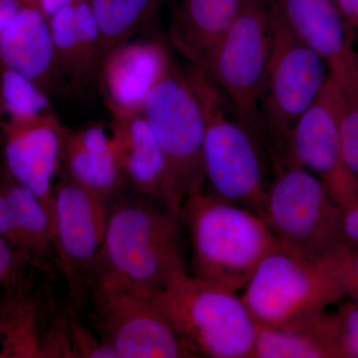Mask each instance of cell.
I'll return each instance as SVG.
<instances>
[{"label":"cell","instance_id":"cell-1","mask_svg":"<svg viewBox=\"0 0 358 358\" xmlns=\"http://www.w3.org/2000/svg\"><path fill=\"white\" fill-rule=\"evenodd\" d=\"M179 227V218L145 197L110 205L95 286L154 298L188 272Z\"/></svg>","mask_w":358,"mask_h":358},{"label":"cell","instance_id":"cell-2","mask_svg":"<svg viewBox=\"0 0 358 358\" xmlns=\"http://www.w3.org/2000/svg\"><path fill=\"white\" fill-rule=\"evenodd\" d=\"M179 221L189 241L190 274L237 293L278 244L260 213L205 190L185 200Z\"/></svg>","mask_w":358,"mask_h":358},{"label":"cell","instance_id":"cell-3","mask_svg":"<svg viewBox=\"0 0 358 358\" xmlns=\"http://www.w3.org/2000/svg\"><path fill=\"white\" fill-rule=\"evenodd\" d=\"M187 74L205 115V192L261 214L270 183L265 143L238 117L203 67L194 66Z\"/></svg>","mask_w":358,"mask_h":358},{"label":"cell","instance_id":"cell-4","mask_svg":"<svg viewBox=\"0 0 358 358\" xmlns=\"http://www.w3.org/2000/svg\"><path fill=\"white\" fill-rule=\"evenodd\" d=\"M152 300L195 357L253 358L259 326L237 292L186 272Z\"/></svg>","mask_w":358,"mask_h":358},{"label":"cell","instance_id":"cell-5","mask_svg":"<svg viewBox=\"0 0 358 358\" xmlns=\"http://www.w3.org/2000/svg\"><path fill=\"white\" fill-rule=\"evenodd\" d=\"M141 113L166 155L169 182L164 208L179 218L185 200L205 190V115L188 74L171 65Z\"/></svg>","mask_w":358,"mask_h":358},{"label":"cell","instance_id":"cell-6","mask_svg":"<svg viewBox=\"0 0 358 358\" xmlns=\"http://www.w3.org/2000/svg\"><path fill=\"white\" fill-rule=\"evenodd\" d=\"M273 45L270 0H242L232 24L207 54L203 67L254 134L266 143L262 98Z\"/></svg>","mask_w":358,"mask_h":358},{"label":"cell","instance_id":"cell-7","mask_svg":"<svg viewBox=\"0 0 358 358\" xmlns=\"http://www.w3.org/2000/svg\"><path fill=\"white\" fill-rule=\"evenodd\" d=\"M258 326H280L326 312L343 298L324 257L315 258L278 241L242 289Z\"/></svg>","mask_w":358,"mask_h":358},{"label":"cell","instance_id":"cell-8","mask_svg":"<svg viewBox=\"0 0 358 358\" xmlns=\"http://www.w3.org/2000/svg\"><path fill=\"white\" fill-rule=\"evenodd\" d=\"M272 17V52L260 109L268 157L275 166L286 162L294 127L319 96L329 70L273 7Z\"/></svg>","mask_w":358,"mask_h":358},{"label":"cell","instance_id":"cell-9","mask_svg":"<svg viewBox=\"0 0 358 358\" xmlns=\"http://www.w3.org/2000/svg\"><path fill=\"white\" fill-rule=\"evenodd\" d=\"M274 171L261 215L278 241L315 258L343 243L341 208L322 181L294 164Z\"/></svg>","mask_w":358,"mask_h":358},{"label":"cell","instance_id":"cell-10","mask_svg":"<svg viewBox=\"0 0 358 358\" xmlns=\"http://www.w3.org/2000/svg\"><path fill=\"white\" fill-rule=\"evenodd\" d=\"M110 204L63 174L52 202L53 255L79 306L95 286Z\"/></svg>","mask_w":358,"mask_h":358},{"label":"cell","instance_id":"cell-11","mask_svg":"<svg viewBox=\"0 0 358 358\" xmlns=\"http://www.w3.org/2000/svg\"><path fill=\"white\" fill-rule=\"evenodd\" d=\"M90 296L101 341L115 358L195 357L152 299L99 285Z\"/></svg>","mask_w":358,"mask_h":358},{"label":"cell","instance_id":"cell-12","mask_svg":"<svg viewBox=\"0 0 358 358\" xmlns=\"http://www.w3.org/2000/svg\"><path fill=\"white\" fill-rule=\"evenodd\" d=\"M341 89L329 74L315 102L294 127L284 164H296L315 174L343 208L358 199V190L341 150Z\"/></svg>","mask_w":358,"mask_h":358},{"label":"cell","instance_id":"cell-13","mask_svg":"<svg viewBox=\"0 0 358 358\" xmlns=\"http://www.w3.org/2000/svg\"><path fill=\"white\" fill-rule=\"evenodd\" d=\"M68 134L54 113L28 121L0 122L2 169L35 193L51 214L55 178L62 166Z\"/></svg>","mask_w":358,"mask_h":358},{"label":"cell","instance_id":"cell-14","mask_svg":"<svg viewBox=\"0 0 358 358\" xmlns=\"http://www.w3.org/2000/svg\"><path fill=\"white\" fill-rule=\"evenodd\" d=\"M110 112V133L124 183L140 196L164 207L169 169L154 131L141 112Z\"/></svg>","mask_w":358,"mask_h":358},{"label":"cell","instance_id":"cell-15","mask_svg":"<svg viewBox=\"0 0 358 358\" xmlns=\"http://www.w3.org/2000/svg\"><path fill=\"white\" fill-rule=\"evenodd\" d=\"M164 47L155 41H127L99 66L110 110L138 113L155 85L171 67Z\"/></svg>","mask_w":358,"mask_h":358},{"label":"cell","instance_id":"cell-16","mask_svg":"<svg viewBox=\"0 0 358 358\" xmlns=\"http://www.w3.org/2000/svg\"><path fill=\"white\" fill-rule=\"evenodd\" d=\"M273 9L303 43L326 61L334 79L358 63L350 28L333 0H270Z\"/></svg>","mask_w":358,"mask_h":358},{"label":"cell","instance_id":"cell-17","mask_svg":"<svg viewBox=\"0 0 358 358\" xmlns=\"http://www.w3.org/2000/svg\"><path fill=\"white\" fill-rule=\"evenodd\" d=\"M0 65L45 90L50 83L57 70L53 37L48 17L36 4H24L0 32Z\"/></svg>","mask_w":358,"mask_h":358},{"label":"cell","instance_id":"cell-18","mask_svg":"<svg viewBox=\"0 0 358 358\" xmlns=\"http://www.w3.org/2000/svg\"><path fill=\"white\" fill-rule=\"evenodd\" d=\"M64 176L110 204L126 185L110 133L93 124L69 131L63 150Z\"/></svg>","mask_w":358,"mask_h":358},{"label":"cell","instance_id":"cell-19","mask_svg":"<svg viewBox=\"0 0 358 358\" xmlns=\"http://www.w3.org/2000/svg\"><path fill=\"white\" fill-rule=\"evenodd\" d=\"M56 69L81 81L99 68L100 33L89 0H75L48 18Z\"/></svg>","mask_w":358,"mask_h":358},{"label":"cell","instance_id":"cell-20","mask_svg":"<svg viewBox=\"0 0 358 358\" xmlns=\"http://www.w3.org/2000/svg\"><path fill=\"white\" fill-rule=\"evenodd\" d=\"M242 0H185L171 29V38L193 66L203 65L207 54L232 24Z\"/></svg>","mask_w":358,"mask_h":358},{"label":"cell","instance_id":"cell-21","mask_svg":"<svg viewBox=\"0 0 358 358\" xmlns=\"http://www.w3.org/2000/svg\"><path fill=\"white\" fill-rule=\"evenodd\" d=\"M338 357L329 313L280 326H259L253 358Z\"/></svg>","mask_w":358,"mask_h":358},{"label":"cell","instance_id":"cell-22","mask_svg":"<svg viewBox=\"0 0 358 358\" xmlns=\"http://www.w3.org/2000/svg\"><path fill=\"white\" fill-rule=\"evenodd\" d=\"M0 185L13 206L21 253L30 265L46 268L54 258L50 210L35 193L14 181L3 169L0 171Z\"/></svg>","mask_w":358,"mask_h":358},{"label":"cell","instance_id":"cell-23","mask_svg":"<svg viewBox=\"0 0 358 358\" xmlns=\"http://www.w3.org/2000/svg\"><path fill=\"white\" fill-rule=\"evenodd\" d=\"M89 3L100 33V66L110 50L129 41L157 13L162 0H89Z\"/></svg>","mask_w":358,"mask_h":358},{"label":"cell","instance_id":"cell-24","mask_svg":"<svg viewBox=\"0 0 358 358\" xmlns=\"http://www.w3.org/2000/svg\"><path fill=\"white\" fill-rule=\"evenodd\" d=\"M0 103L6 120L28 121L52 114L47 91L29 78L0 65Z\"/></svg>","mask_w":358,"mask_h":358},{"label":"cell","instance_id":"cell-25","mask_svg":"<svg viewBox=\"0 0 358 358\" xmlns=\"http://www.w3.org/2000/svg\"><path fill=\"white\" fill-rule=\"evenodd\" d=\"M334 81L341 92L339 136L348 173L358 190V64Z\"/></svg>","mask_w":358,"mask_h":358},{"label":"cell","instance_id":"cell-26","mask_svg":"<svg viewBox=\"0 0 358 358\" xmlns=\"http://www.w3.org/2000/svg\"><path fill=\"white\" fill-rule=\"evenodd\" d=\"M322 257L333 271L343 296L358 303V250L343 242Z\"/></svg>","mask_w":358,"mask_h":358},{"label":"cell","instance_id":"cell-27","mask_svg":"<svg viewBox=\"0 0 358 358\" xmlns=\"http://www.w3.org/2000/svg\"><path fill=\"white\" fill-rule=\"evenodd\" d=\"M329 317L338 357L358 358V303H343Z\"/></svg>","mask_w":358,"mask_h":358},{"label":"cell","instance_id":"cell-28","mask_svg":"<svg viewBox=\"0 0 358 358\" xmlns=\"http://www.w3.org/2000/svg\"><path fill=\"white\" fill-rule=\"evenodd\" d=\"M27 265V258L0 236V287L13 289L20 285Z\"/></svg>","mask_w":358,"mask_h":358},{"label":"cell","instance_id":"cell-29","mask_svg":"<svg viewBox=\"0 0 358 358\" xmlns=\"http://www.w3.org/2000/svg\"><path fill=\"white\" fill-rule=\"evenodd\" d=\"M341 235L345 244L358 250V199L341 208Z\"/></svg>","mask_w":358,"mask_h":358},{"label":"cell","instance_id":"cell-30","mask_svg":"<svg viewBox=\"0 0 358 358\" xmlns=\"http://www.w3.org/2000/svg\"><path fill=\"white\" fill-rule=\"evenodd\" d=\"M339 13L350 30H358V0H336Z\"/></svg>","mask_w":358,"mask_h":358},{"label":"cell","instance_id":"cell-31","mask_svg":"<svg viewBox=\"0 0 358 358\" xmlns=\"http://www.w3.org/2000/svg\"><path fill=\"white\" fill-rule=\"evenodd\" d=\"M24 4L27 3L22 0H0V32L13 20Z\"/></svg>","mask_w":358,"mask_h":358},{"label":"cell","instance_id":"cell-32","mask_svg":"<svg viewBox=\"0 0 358 358\" xmlns=\"http://www.w3.org/2000/svg\"><path fill=\"white\" fill-rule=\"evenodd\" d=\"M3 110H2L1 103H0V122L3 121ZM0 167H1V160H0Z\"/></svg>","mask_w":358,"mask_h":358},{"label":"cell","instance_id":"cell-33","mask_svg":"<svg viewBox=\"0 0 358 358\" xmlns=\"http://www.w3.org/2000/svg\"><path fill=\"white\" fill-rule=\"evenodd\" d=\"M333 1L334 2V3H336V0H333Z\"/></svg>","mask_w":358,"mask_h":358},{"label":"cell","instance_id":"cell-34","mask_svg":"<svg viewBox=\"0 0 358 358\" xmlns=\"http://www.w3.org/2000/svg\"><path fill=\"white\" fill-rule=\"evenodd\" d=\"M357 32H358V30H357Z\"/></svg>","mask_w":358,"mask_h":358}]
</instances>
